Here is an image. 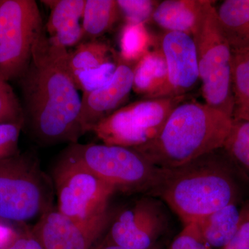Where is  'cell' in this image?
I'll use <instances>...</instances> for the list:
<instances>
[{
  "mask_svg": "<svg viewBox=\"0 0 249 249\" xmlns=\"http://www.w3.org/2000/svg\"><path fill=\"white\" fill-rule=\"evenodd\" d=\"M91 249H129L124 248V247H120V246L115 245L110 241L108 240L106 237L101 238V240L98 241L97 243ZM152 249H157L155 248Z\"/></svg>",
  "mask_w": 249,
  "mask_h": 249,
  "instance_id": "obj_31",
  "label": "cell"
},
{
  "mask_svg": "<svg viewBox=\"0 0 249 249\" xmlns=\"http://www.w3.org/2000/svg\"><path fill=\"white\" fill-rule=\"evenodd\" d=\"M222 149L242 176L249 181V119H232L231 128Z\"/></svg>",
  "mask_w": 249,
  "mask_h": 249,
  "instance_id": "obj_22",
  "label": "cell"
},
{
  "mask_svg": "<svg viewBox=\"0 0 249 249\" xmlns=\"http://www.w3.org/2000/svg\"><path fill=\"white\" fill-rule=\"evenodd\" d=\"M50 9L45 26L49 40L64 48L76 47L83 41V16L85 0L41 1Z\"/></svg>",
  "mask_w": 249,
  "mask_h": 249,
  "instance_id": "obj_15",
  "label": "cell"
},
{
  "mask_svg": "<svg viewBox=\"0 0 249 249\" xmlns=\"http://www.w3.org/2000/svg\"><path fill=\"white\" fill-rule=\"evenodd\" d=\"M231 49L232 119L249 120V48Z\"/></svg>",
  "mask_w": 249,
  "mask_h": 249,
  "instance_id": "obj_21",
  "label": "cell"
},
{
  "mask_svg": "<svg viewBox=\"0 0 249 249\" xmlns=\"http://www.w3.org/2000/svg\"><path fill=\"white\" fill-rule=\"evenodd\" d=\"M152 45L145 24L125 23L121 31L119 56L124 62L136 64L151 50Z\"/></svg>",
  "mask_w": 249,
  "mask_h": 249,
  "instance_id": "obj_23",
  "label": "cell"
},
{
  "mask_svg": "<svg viewBox=\"0 0 249 249\" xmlns=\"http://www.w3.org/2000/svg\"><path fill=\"white\" fill-rule=\"evenodd\" d=\"M185 97L145 98L130 103L100 121L91 132L104 144L136 150L159 135Z\"/></svg>",
  "mask_w": 249,
  "mask_h": 249,
  "instance_id": "obj_8",
  "label": "cell"
},
{
  "mask_svg": "<svg viewBox=\"0 0 249 249\" xmlns=\"http://www.w3.org/2000/svg\"><path fill=\"white\" fill-rule=\"evenodd\" d=\"M207 0H165L159 2L152 20L165 32L193 36L202 18Z\"/></svg>",
  "mask_w": 249,
  "mask_h": 249,
  "instance_id": "obj_16",
  "label": "cell"
},
{
  "mask_svg": "<svg viewBox=\"0 0 249 249\" xmlns=\"http://www.w3.org/2000/svg\"><path fill=\"white\" fill-rule=\"evenodd\" d=\"M240 206L232 204L196 222L203 238L211 248L222 249L232 240L240 219Z\"/></svg>",
  "mask_w": 249,
  "mask_h": 249,
  "instance_id": "obj_19",
  "label": "cell"
},
{
  "mask_svg": "<svg viewBox=\"0 0 249 249\" xmlns=\"http://www.w3.org/2000/svg\"><path fill=\"white\" fill-rule=\"evenodd\" d=\"M1 0H0V4H1Z\"/></svg>",
  "mask_w": 249,
  "mask_h": 249,
  "instance_id": "obj_32",
  "label": "cell"
},
{
  "mask_svg": "<svg viewBox=\"0 0 249 249\" xmlns=\"http://www.w3.org/2000/svg\"><path fill=\"white\" fill-rule=\"evenodd\" d=\"M216 13L231 49L249 48V0H225Z\"/></svg>",
  "mask_w": 249,
  "mask_h": 249,
  "instance_id": "obj_18",
  "label": "cell"
},
{
  "mask_svg": "<svg viewBox=\"0 0 249 249\" xmlns=\"http://www.w3.org/2000/svg\"><path fill=\"white\" fill-rule=\"evenodd\" d=\"M68 53V49L52 43L44 29L19 79L24 125L40 145L76 143L84 135L81 98L69 70Z\"/></svg>",
  "mask_w": 249,
  "mask_h": 249,
  "instance_id": "obj_1",
  "label": "cell"
},
{
  "mask_svg": "<svg viewBox=\"0 0 249 249\" xmlns=\"http://www.w3.org/2000/svg\"><path fill=\"white\" fill-rule=\"evenodd\" d=\"M45 29L34 0H1L0 4V77L19 79L27 71L36 39Z\"/></svg>",
  "mask_w": 249,
  "mask_h": 249,
  "instance_id": "obj_9",
  "label": "cell"
},
{
  "mask_svg": "<svg viewBox=\"0 0 249 249\" xmlns=\"http://www.w3.org/2000/svg\"><path fill=\"white\" fill-rule=\"evenodd\" d=\"M120 14L125 23L145 24L152 16L160 1L152 0H116Z\"/></svg>",
  "mask_w": 249,
  "mask_h": 249,
  "instance_id": "obj_25",
  "label": "cell"
},
{
  "mask_svg": "<svg viewBox=\"0 0 249 249\" xmlns=\"http://www.w3.org/2000/svg\"><path fill=\"white\" fill-rule=\"evenodd\" d=\"M45 249H91L102 238L53 208L31 227Z\"/></svg>",
  "mask_w": 249,
  "mask_h": 249,
  "instance_id": "obj_14",
  "label": "cell"
},
{
  "mask_svg": "<svg viewBox=\"0 0 249 249\" xmlns=\"http://www.w3.org/2000/svg\"><path fill=\"white\" fill-rule=\"evenodd\" d=\"M64 154L125 194L157 197L165 169L155 166L133 149L107 144H70Z\"/></svg>",
  "mask_w": 249,
  "mask_h": 249,
  "instance_id": "obj_5",
  "label": "cell"
},
{
  "mask_svg": "<svg viewBox=\"0 0 249 249\" xmlns=\"http://www.w3.org/2000/svg\"><path fill=\"white\" fill-rule=\"evenodd\" d=\"M244 178L221 148L165 169L157 196L186 225L229 205L238 204Z\"/></svg>",
  "mask_w": 249,
  "mask_h": 249,
  "instance_id": "obj_2",
  "label": "cell"
},
{
  "mask_svg": "<svg viewBox=\"0 0 249 249\" xmlns=\"http://www.w3.org/2000/svg\"><path fill=\"white\" fill-rule=\"evenodd\" d=\"M166 62L168 80L157 98L186 96L199 80L194 38L179 32H163L159 40Z\"/></svg>",
  "mask_w": 249,
  "mask_h": 249,
  "instance_id": "obj_11",
  "label": "cell"
},
{
  "mask_svg": "<svg viewBox=\"0 0 249 249\" xmlns=\"http://www.w3.org/2000/svg\"><path fill=\"white\" fill-rule=\"evenodd\" d=\"M169 249H211L203 238L196 222L186 224Z\"/></svg>",
  "mask_w": 249,
  "mask_h": 249,
  "instance_id": "obj_27",
  "label": "cell"
},
{
  "mask_svg": "<svg viewBox=\"0 0 249 249\" xmlns=\"http://www.w3.org/2000/svg\"><path fill=\"white\" fill-rule=\"evenodd\" d=\"M119 16L116 0H85L83 42L99 39L110 30Z\"/></svg>",
  "mask_w": 249,
  "mask_h": 249,
  "instance_id": "obj_20",
  "label": "cell"
},
{
  "mask_svg": "<svg viewBox=\"0 0 249 249\" xmlns=\"http://www.w3.org/2000/svg\"><path fill=\"white\" fill-rule=\"evenodd\" d=\"M1 249H45L40 241L33 232L31 228H26L9 243Z\"/></svg>",
  "mask_w": 249,
  "mask_h": 249,
  "instance_id": "obj_29",
  "label": "cell"
},
{
  "mask_svg": "<svg viewBox=\"0 0 249 249\" xmlns=\"http://www.w3.org/2000/svg\"><path fill=\"white\" fill-rule=\"evenodd\" d=\"M232 123L231 116L206 103L183 101L159 135L134 150L159 168H177L222 148Z\"/></svg>",
  "mask_w": 249,
  "mask_h": 249,
  "instance_id": "obj_3",
  "label": "cell"
},
{
  "mask_svg": "<svg viewBox=\"0 0 249 249\" xmlns=\"http://www.w3.org/2000/svg\"><path fill=\"white\" fill-rule=\"evenodd\" d=\"M31 155L0 161V219L27 222L53 209L54 187Z\"/></svg>",
  "mask_w": 249,
  "mask_h": 249,
  "instance_id": "obj_6",
  "label": "cell"
},
{
  "mask_svg": "<svg viewBox=\"0 0 249 249\" xmlns=\"http://www.w3.org/2000/svg\"><path fill=\"white\" fill-rule=\"evenodd\" d=\"M24 123L0 124V161L19 155V135Z\"/></svg>",
  "mask_w": 249,
  "mask_h": 249,
  "instance_id": "obj_26",
  "label": "cell"
},
{
  "mask_svg": "<svg viewBox=\"0 0 249 249\" xmlns=\"http://www.w3.org/2000/svg\"><path fill=\"white\" fill-rule=\"evenodd\" d=\"M120 60L119 53L99 39L84 41L69 50V70L77 89L83 93L109 83Z\"/></svg>",
  "mask_w": 249,
  "mask_h": 249,
  "instance_id": "obj_12",
  "label": "cell"
},
{
  "mask_svg": "<svg viewBox=\"0 0 249 249\" xmlns=\"http://www.w3.org/2000/svg\"><path fill=\"white\" fill-rule=\"evenodd\" d=\"M134 67L121 59L109 83L83 93L80 123L84 134L91 132L98 123L123 107L128 99L133 86Z\"/></svg>",
  "mask_w": 249,
  "mask_h": 249,
  "instance_id": "obj_13",
  "label": "cell"
},
{
  "mask_svg": "<svg viewBox=\"0 0 249 249\" xmlns=\"http://www.w3.org/2000/svg\"><path fill=\"white\" fill-rule=\"evenodd\" d=\"M213 1L207 0L196 34L201 93L205 103L232 118V49L218 22Z\"/></svg>",
  "mask_w": 249,
  "mask_h": 249,
  "instance_id": "obj_7",
  "label": "cell"
},
{
  "mask_svg": "<svg viewBox=\"0 0 249 249\" xmlns=\"http://www.w3.org/2000/svg\"><path fill=\"white\" fill-rule=\"evenodd\" d=\"M167 80L166 62L157 47L134 65L132 90L145 98H155L164 88Z\"/></svg>",
  "mask_w": 249,
  "mask_h": 249,
  "instance_id": "obj_17",
  "label": "cell"
},
{
  "mask_svg": "<svg viewBox=\"0 0 249 249\" xmlns=\"http://www.w3.org/2000/svg\"><path fill=\"white\" fill-rule=\"evenodd\" d=\"M52 179L57 209L102 237L110 222L109 203L115 189L63 152L54 166Z\"/></svg>",
  "mask_w": 249,
  "mask_h": 249,
  "instance_id": "obj_4",
  "label": "cell"
},
{
  "mask_svg": "<svg viewBox=\"0 0 249 249\" xmlns=\"http://www.w3.org/2000/svg\"><path fill=\"white\" fill-rule=\"evenodd\" d=\"M24 123L22 103L8 82L0 77V124Z\"/></svg>",
  "mask_w": 249,
  "mask_h": 249,
  "instance_id": "obj_24",
  "label": "cell"
},
{
  "mask_svg": "<svg viewBox=\"0 0 249 249\" xmlns=\"http://www.w3.org/2000/svg\"><path fill=\"white\" fill-rule=\"evenodd\" d=\"M222 249H249V199L241 206L240 219L235 235Z\"/></svg>",
  "mask_w": 249,
  "mask_h": 249,
  "instance_id": "obj_28",
  "label": "cell"
},
{
  "mask_svg": "<svg viewBox=\"0 0 249 249\" xmlns=\"http://www.w3.org/2000/svg\"><path fill=\"white\" fill-rule=\"evenodd\" d=\"M18 232L12 228L0 224V249L9 243L17 235Z\"/></svg>",
  "mask_w": 249,
  "mask_h": 249,
  "instance_id": "obj_30",
  "label": "cell"
},
{
  "mask_svg": "<svg viewBox=\"0 0 249 249\" xmlns=\"http://www.w3.org/2000/svg\"><path fill=\"white\" fill-rule=\"evenodd\" d=\"M168 225L164 205L155 196H144L111 217L105 237L129 249H152Z\"/></svg>",
  "mask_w": 249,
  "mask_h": 249,
  "instance_id": "obj_10",
  "label": "cell"
}]
</instances>
